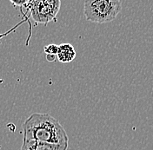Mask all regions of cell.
I'll return each instance as SVG.
<instances>
[{
    "mask_svg": "<svg viewBox=\"0 0 153 150\" xmlns=\"http://www.w3.org/2000/svg\"><path fill=\"white\" fill-rule=\"evenodd\" d=\"M23 141L68 144L69 137L61 123L49 114L33 113L23 123Z\"/></svg>",
    "mask_w": 153,
    "mask_h": 150,
    "instance_id": "cell-1",
    "label": "cell"
},
{
    "mask_svg": "<svg viewBox=\"0 0 153 150\" xmlns=\"http://www.w3.org/2000/svg\"><path fill=\"white\" fill-rule=\"evenodd\" d=\"M121 10V0H85L84 4L86 20L95 24H107L113 21Z\"/></svg>",
    "mask_w": 153,
    "mask_h": 150,
    "instance_id": "cell-2",
    "label": "cell"
},
{
    "mask_svg": "<svg viewBox=\"0 0 153 150\" xmlns=\"http://www.w3.org/2000/svg\"><path fill=\"white\" fill-rule=\"evenodd\" d=\"M60 6V0H35L31 8V18L36 23L47 24L56 20Z\"/></svg>",
    "mask_w": 153,
    "mask_h": 150,
    "instance_id": "cell-3",
    "label": "cell"
},
{
    "mask_svg": "<svg viewBox=\"0 0 153 150\" xmlns=\"http://www.w3.org/2000/svg\"><path fill=\"white\" fill-rule=\"evenodd\" d=\"M22 150H67L68 144H55L43 141H23Z\"/></svg>",
    "mask_w": 153,
    "mask_h": 150,
    "instance_id": "cell-4",
    "label": "cell"
},
{
    "mask_svg": "<svg viewBox=\"0 0 153 150\" xmlns=\"http://www.w3.org/2000/svg\"><path fill=\"white\" fill-rule=\"evenodd\" d=\"M76 55V50L71 44H62L58 45L57 58L60 63H71L75 59Z\"/></svg>",
    "mask_w": 153,
    "mask_h": 150,
    "instance_id": "cell-5",
    "label": "cell"
},
{
    "mask_svg": "<svg viewBox=\"0 0 153 150\" xmlns=\"http://www.w3.org/2000/svg\"><path fill=\"white\" fill-rule=\"evenodd\" d=\"M45 53L46 55H56L57 56V52H58V45L55 44H48L44 48Z\"/></svg>",
    "mask_w": 153,
    "mask_h": 150,
    "instance_id": "cell-6",
    "label": "cell"
},
{
    "mask_svg": "<svg viewBox=\"0 0 153 150\" xmlns=\"http://www.w3.org/2000/svg\"><path fill=\"white\" fill-rule=\"evenodd\" d=\"M10 1L15 5H23L25 4H26L29 0H10Z\"/></svg>",
    "mask_w": 153,
    "mask_h": 150,
    "instance_id": "cell-7",
    "label": "cell"
},
{
    "mask_svg": "<svg viewBox=\"0 0 153 150\" xmlns=\"http://www.w3.org/2000/svg\"><path fill=\"white\" fill-rule=\"evenodd\" d=\"M56 55H46V59L48 62H54L56 60Z\"/></svg>",
    "mask_w": 153,
    "mask_h": 150,
    "instance_id": "cell-8",
    "label": "cell"
}]
</instances>
